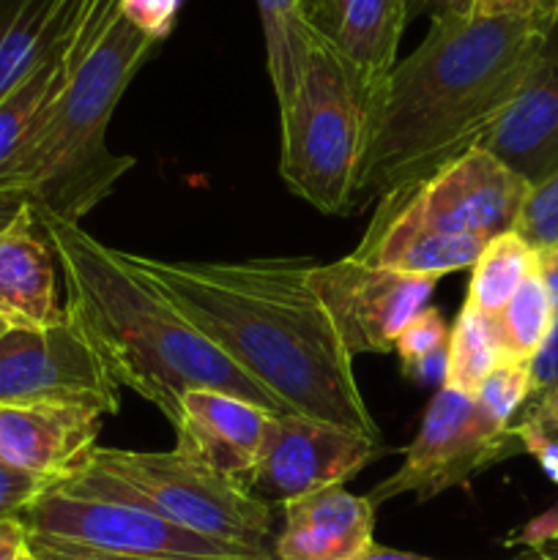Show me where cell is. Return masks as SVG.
<instances>
[{
	"instance_id": "21",
	"label": "cell",
	"mask_w": 558,
	"mask_h": 560,
	"mask_svg": "<svg viewBox=\"0 0 558 560\" xmlns=\"http://www.w3.org/2000/svg\"><path fill=\"white\" fill-rule=\"evenodd\" d=\"M69 38V36H66ZM66 38L42 66L31 71L27 80H22L9 96L0 102V170L22 151L27 140L33 137V131L38 129V124L44 120V115L49 113V107L55 104V98L60 96V91L66 88L69 77L74 74L77 66L82 60H77L74 55L66 47Z\"/></svg>"
},
{
	"instance_id": "27",
	"label": "cell",
	"mask_w": 558,
	"mask_h": 560,
	"mask_svg": "<svg viewBox=\"0 0 558 560\" xmlns=\"http://www.w3.org/2000/svg\"><path fill=\"white\" fill-rule=\"evenodd\" d=\"M474 399L487 419L496 421L498 427H512L514 416L528 405V399H534L528 364H518V361L501 364L487 377Z\"/></svg>"
},
{
	"instance_id": "5",
	"label": "cell",
	"mask_w": 558,
	"mask_h": 560,
	"mask_svg": "<svg viewBox=\"0 0 558 560\" xmlns=\"http://www.w3.org/2000/svg\"><path fill=\"white\" fill-rule=\"evenodd\" d=\"M58 487L126 498L197 536L274 556V509L181 446L173 452L96 446Z\"/></svg>"
},
{
	"instance_id": "9",
	"label": "cell",
	"mask_w": 558,
	"mask_h": 560,
	"mask_svg": "<svg viewBox=\"0 0 558 560\" xmlns=\"http://www.w3.org/2000/svg\"><path fill=\"white\" fill-rule=\"evenodd\" d=\"M69 402L118 413L120 386L66 315L53 328H9L0 337V405Z\"/></svg>"
},
{
	"instance_id": "45",
	"label": "cell",
	"mask_w": 558,
	"mask_h": 560,
	"mask_svg": "<svg viewBox=\"0 0 558 560\" xmlns=\"http://www.w3.org/2000/svg\"><path fill=\"white\" fill-rule=\"evenodd\" d=\"M312 0H299V11H304V5H310Z\"/></svg>"
},
{
	"instance_id": "33",
	"label": "cell",
	"mask_w": 558,
	"mask_h": 560,
	"mask_svg": "<svg viewBox=\"0 0 558 560\" xmlns=\"http://www.w3.org/2000/svg\"><path fill=\"white\" fill-rule=\"evenodd\" d=\"M528 372L531 386H534V399H539L542 394H547L558 383V320L553 331L547 334L545 345L528 361Z\"/></svg>"
},
{
	"instance_id": "23",
	"label": "cell",
	"mask_w": 558,
	"mask_h": 560,
	"mask_svg": "<svg viewBox=\"0 0 558 560\" xmlns=\"http://www.w3.org/2000/svg\"><path fill=\"white\" fill-rule=\"evenodd\" d=\"M531 273H536V249H531L514 230L498 235L470 268L465 304L485 315H498Z\"/></svg>"
},
{
	"instance_id": "20",
	"label": "cell",
	"mask_w": 558,
	"mask_h": 560,
	"mask_svg": "<svg viewBox=\"0 0 558 560\" xmlns=\"http://www.w3.org/2000/svg\"><path fill=\"white\" fill-rule=\"evenodd\" d=\"M80 0H0V102L74 27Z\"/></svg>"
},
{
	"instance_id": "38",
	"label": "cell",
	"mask_w": 558,
	"mask_h": 560,
	"mask_svg": "<svg viewBox=\"0 0 558 560\" xmlns=\"http://www.w3.org/2000/svg\"><path fill=\"white\" fill-rule=\"evenodd\" d=\"M528 416H534V419L545 427L547 435L558 441V383L550 392L542 394V397L536 399V405L528 410Z\"/></svg>"
},
{
	"instance_id": "18",
	"label": "cell",
	"mask_w": 558,
	"mask_h": 560,
	"mask_svg": "<svg viewBox=\"0 0 558 560\" xmlns=\"http://www.w3.org/2000/svg\"><path fill=\"white\" fill-rule=\"evenodd\" d=\"M0 317L9 328H53L66 320L58 301V260L27 202L0 230Z\"/></svg>"
},
{
	"instance_id": "28",
	"label": "cell",
	"mask_w": 558,
	"mask_h": 560,
	"mask_svg": "<svg viewBox=\"0 0 558 560\" xmlns=\"http://www.w3.org/2000/svg\"><path fill=\"white\" fill-rule=\"evenodd\" d=\"M514 233L536 252L558 246V173L531 186V195L525 200Z\"/></svg>"
},
{
	"instance_id": "3",
	"label": "cell",
	"mask_w": 558,
	"mask_h": 560,
	"mask_svg": "<svg viewBox=\"0 0 558 560\" xmlns=\"http://www.w3.org/2000/svg\"><path fill=\"white\" fill-rule=\"evenodd\" d=\"M33 213L58 260L69 320L91 342L113 381L151 402L173 430L186 392L195 388L233 394L271 416L288 413L146 277L126 266L120 249L104 246L69 219L38 208Z\"/></svg>"
},
{
	"instance_id": "29",
	"label": "cell",
	"mask_w": 558,
	"mask_h": 560,
	"mask_svg": "<svg viewBox=\"0 0 558 560\" xmlns=\"http://www.w3.org/2000/svg\"><path fill=\"white\" fill-rule=\"evenodd\" d=\"M184 0H118V14L129 25L162 44L175 31Z\"/></svg>"
},
{
	"instance_id": "8",
	"label": "cell",
	"mask_w": 558,
	"mask_h": 560,
	"mask_svg": "<svg viewBox=\"0 0 558 560\" xmlns=\"http://www.w3.org/2000/svg\"><path fill=\"white\" fill-rule=\"evenodd\" d=\"M520 446L514 427H498L487 419L474 397L441 386L430 399L419 432L405 448V459L386 481L367 492L372 506L399 495L432 501L441 492L468 487L476 474L501 463Z\"/></svg>"
},
{
	"instance_id": "16",
	"label": "cell",
	"mask_w": 558,
	"mask_h": 560,
	"mask_svg": "<svg viewBox=\"0 0 558 560\" xmlns=\"http://www.w3.org/2000/svg\"><path fill=\"white\" fill-rule=\"evenodd\" d=\"M310 31L334 49L372 96L397 66V49L408 25L405 0H312L301 11Z\"/></svg>"
},
{
	"instance_id": "1",
	"label": "cell",
	"mask_w": 558,
	"mask_h": 560,
	"mask_svg": "<svg viewBox=\"0 0 558 560\" xmlns=\"http://www.w3.org/2000/svg\"><path fill=\"white\" fill-rule=\"evenodd\" d=\"M120 255L288 413L381 441L356 383L353 359L310 288V260Z\"/></svg>"
},
{
	"instance_id": "34",
	"label": "cell",
	"mask_w": 558,
	"mask_h": 560,
	"mask_svg": "<svg viewBox=\"0 0 558 560\" xmlns=\"http://www.w3.org/2000/svg\"><path fill=\"white\" fill-rule=\"evenodd\" d=\"M27 547L33 556L42 560H159V558H129V556H104V552L82 550V547L60 545V541L38 539V536L27 534Z\"/></svg>"
},
{
	"instance_id": "7",
	"label": "cell",
	"mask_w": 558,
	"mask_h": 560,
	"mask_svg": "<svg viewBox=\"0 0 558 560\" xmlns=\"http://www.w3.org/2000/svg\"><path fill=\"white\" fill-rule=\"evenodd\" d=\"M27 534L104 556L159 560H260L263 552L206 539L118 495H82L53 485L22 514Z\"/></svg>"
},
{
	"instance_id": "30",
	"label": "cell",
	"mask_w": 558,
	"mask_h": 560,
	"mask_svg": "<svg viewBox=\"0 0 558 560\" xmlns=\"http://www.w3.org/2000/svg\"><path fill=\"white\" fill-rule=\"evenodd\" d=\"M49 487H53L49 481L0 463V520L22 517L25 509Z\"/></svg>"
},
{
	"instance_id": "15",
	"label": "cell",
	"mask_w": 558,
	"mask_h": 560,
	"mask_svg": "<svg viewBox=\"0 0 558 560\" xmlns=\"http://www.w3.org/2000/svg\"><path fill=\"white\" fill-rule=\"evenodd\" d=\"M271 419V413L233 394L195 388L181 402L175 446L246 490L266 448Z\"/></svg>"
},
{
	"instance_id": "43",
	"label": "cell",
	"mask_w": 558,
	"mask_h": 560,
	"mask_svg": "<svg viewBox=\"0 0 558 560\" xmlns=\"http://www.w3.org/2000/svg\"><path fill=\"white\" fill-rule=\"evenodd\" d=\"M20 560H42V558H38V556H33V552H31V547H27V550L22 552V556H20Z\"/></svg>"
},
{
	"instance_id": "24",
	"label": "cell",
	"mask_w": 558,
	"mask_h": 560,
	"mask_svg": "<svg viewBox=\"0 0 558 560\" xmlns=\"http://www.w3.org/2000/svg\"><path fill=\"white\" fill-rule=\"evenodd\" d=\"M266 38V66L277 104L290 102L304 69L312 31L299 11V0H257Z\"/></svg>"
},
{
	"instance_id": "42",
	"label": "cell",
	"mask_w": 558,
	"mask_h": 560,
	"mask_svg": "<svg viewBox=\"0 0 558 560\" xmlns=\"http://www.w3.org/2000/svg\"><path fill=\"white\" fill-rule=\"evenodd\" d=\"M27 197L20 195V191H0V230L27 206Z\"/></svg>"
},
{
	"instance_id": "40",
	"label": "cell",
	"mask_w": 558,
	"mask_h": 560,
	"mask_svg": "<svg viewBox=\"0 0 558 560\" xmlns=\"http://www.w3.org/2000/svg\"><path fill=\"white\" fill-rule=\"evenodd\" d=\"M528 20H534L542 31L558 27V0H528Z\"/></svg>"
},
{
	"instance_id": "32",
	"label": "cell",
	"mask_w": 558,
	"mask_h": 560,
	"mask_svg": "<svg viewBox=\"0 0 558 560\" xmlns=\"http://www.w3.org/2000/svg\"><path fill=\"white\" fill-rule=\"evenodd\" d=\"M115 16H118V0H80L71 36L98 42L107 33V27L113 25Z\"/></svg>"
},
{
	"instance_id": "12",
	"label": "cell",
	"mask_w": 558,
	"mask_h": 560,
	"mask_svg": "<svg viewBox=\"0 0 558 560\" xmlns=\"http://www.w3.org/2000/svg\"><path fill=\"white\" fill-rule=\"evenodd\" d=\"M386 452L381 441L326 421L299 413L274 416L246 490L266 506H284L328 487H345Z\"/></svg>"
},
{
	"instance_id": "46",
	"label": "cell",
	"mask_w": 558,
	"mask_h": 560,
	"mask_svg": "<svg viewBox=\"0 0 558 560\" xmlns=\"http://www.w3.org/2000/svg\"><path fill=\"white\" fill-rule=\"evenodd\" d=\"M260 560H279V558H274V556H268V558H260Z\"/></svg>"
},
{
	"instance_id": "35",
	"label": "cell",
	"mask_w": 558,
	"mask_h": 560,
	"mask_svg": "<svg viewBox=\"0 0 558 560\" xmlns=\"http://www.w3.org/2000/svg\"><path fill=\"white\" fill-rule=\"evenodd\" d=\"M408 14L419 16L427 14L430 20L438 16H470L474 14V0H405Z\"/></svg>"
},
{
	"instance_id": "14",
	"label": "cell",
	"mask_w": 558,
	"mask_h": 560,
	"mask_svg": "<svg viewBox=\"0 0 558 560\" xmlns=\"http://www.w3.org/2000/svg\"><path fill=\"white\" fill-rule=\"evenodd\" d=\"M476 145L501 159L528 186L558 173V27L550 31L512 102Z\"/></svg>"
},
{
	"instance_id": "6",
	"label": "cell",
	"mask_w": 558,
	"mask_h": 560,
	"mask_svg": "<svg viewBox=\"0 0 558 560\" xmlns=\"http://www.w3.org/2000/svg\"><path fill=\"white\" fill-rule=\"evenodd\" d=\"M372 98L361 77L312 33L299 85L279 107V175L293 195L328 217L353 213Z\"/></svg>"
},
{
	"instance_id": "10",
	"label": "cell",
	"mask_w": 558,
	"mask_h": 560,
	"mask_svg": "<svg viewBox=\"0 0 558 560\" xmlns=\"http://www.w3.org/2000/svg\"><path fill=\"white\" fill-rule=\"evenodd\" d=\"M438 279L377 268L356 255L312 262L310 288L332 317L350 359L392 353L403 328L430 306Z\"/></svg>"
},
{
	"instance_id": "37",
	"label": "cell",
	"mask_w": 558,
	"mask_h": 560,
	"mask_svg": "<svg viewBox=\"0 0 558 560\" xmlns=\"http://www.w3.org/2000/svg\"><path fill=\"white\" fill-rule=\"evenodd\" d=\"M536 273H539L558 317V246H547V249L536 252Z\"/></svg>"
},
{
	"instance_id": "22",
	"label": "cell",
	"mask_w": 558,
	"mask_h": 560,
	"mask_svg": "<svg viewBox=\"0 0 558 560\" xmlns=\"http://www.w3.org/2000/svg\"><path fill=\"white\" fill-rule=\"evenodd\" d=\"M501 364H507V353H503L496 315H485L470 304H463L449 331L443 386L463 397H476L487 377Z\"/></svg>"
},
{
	"instance_id": "11",
	"label": "cell",
	"mask_w": 558,
	"mask_h": 560,
	"mask_svg": "<svg viewBox=\"0 0 558 560\" xmlns=\"http://www.w3.org/2000/svg\"><path fill=\"white\" fill-rule=\"evenodd\" d=\"M531 186L485 148H470L421 184L394 191L397 202L425 228L490 244L518 228ZM381 202V200H377Z\"/></svg>"
},
{
	"instance_id": "41",
	"label": "cell",
	"mask_w": 558,
	"mask_h": 560,
	"mask_svg": "<svg viewBox=\"0 0 558 560\" xmlns=\"http://www.w3.org/2000/svg\"><path fill=\"white\" fill-rule=\"evenodd\" d=\"M356 560H435V558H425V556H416V552H403V550H392V547L372 545L364 556ZM539 560H558V556H542Z\"/></svg>"
},
{
	"instance_id": "26",
	"label": "cell",
	"mask_w": 558,
	"mask_h": 560,
	"mask_svg": "<svg viewBox=\"0 0 558 560\" xmlns=\"http://www.w3.org/2000/svg\"><path fill=\"white\" fill-rule=\"evenodd\" d=\"M449 331H452V326L432 306L421 310L403 328L394 350H397L399 361H403L405 377H414V381L427 383V386H432V383L443 386V377H446Z\"/></svg>"
},
{
	"instance_id": "4",
	"label": "cell",
	"mask_w": 558,
	"mask_h": 560,
	"mask_svg": "<svg viewBox=\"0 0 558 560\" xmlns=\"http://www.w3.org/2000/svg\"><path fill=\"white\" fill-rule=\"evenodd\" d=\"M156 49L159 42L115 16L31 140L0 170V191H20L38 211L80 224L135 167L131 156L109 151L107 129L120 96Z\"/></svg>"
},
{
	"instance_id": "13",
	"label": "cell",
	"mask_w": 558,
	"mask_h": 560,
	"mask_svg": "<svg viewBox=\"0 0 558 560\" xmlns=\"http://www.w3.org/2000/svg\"><path fill=\"white\" fill-rule=\"evenodd\" d=\"M104 413L88 405H0V463L58 485L96 448Z\"/></svg>"
},
{
	"instance_id": "2",
	"label": "cell",
	"mask_w": 558,
	"mask_h": 560,
	"mask_svg": "<svg viewBox=\"0 0 558 560\" xmlns=\"http://www.w3.org/2000/svg\"><path fill=\"white\" fill-rule=\"evenodd\" d=\"M528 16H438L372 98L353 213L421 184L476 148L539 60Z\"/></svg>"
},
{
	"instance_id": "31",
	"label": "cell",
	"mask_w": 558,
	"mask_h": 560,
	"mask_svg": "<svg viewBox=\"0 0 558 560\" xmlns=\"http://www.w3.org/2000/svg\"><path fill=\"white\" fill-rule=\"evenodd\" d=\"M514 427V435H518L520 448L531 454V457L539 463V468L545 470L547 479L556 481L558 485V441L556 438L547 435L545 427L534 419V416L525 413L523 419L518 421Z\"/></svg>"
},
{
	"instance_id": "17",
	"label": "cell",
	"mask_w": 558,
	"mask_h": 560,
	"mask_svg": "<svg viewBox=\"0 0 558 560\" xmlns=\"http://www.w3.org/2000/svg\"><path fill=\"white\" fill-rule=\"evenodd\" d=\"M282 517L274 539L279 560H356L375 545V506L345 487L288 501Z\"/></svg>"
},
{
	"instance_id": "39",
	"label": "cell",
	"mask_w": 558,
	"mask_h": 560,
	"mask_svg": "<svg viewBox=\"0 0 558 560\" xmlns=\"http://www.w3.org/2000/svg\"><path fill=\"white\" fill-rule=\"evenodd\" d=\"M476 16H528V0H474Z\"/></svg>"
},
{
	"instance_id": "44",
	"label": "cell",
	"mask_w": 558,
	"mask_h": 560,
	"mask_svg": "<svg viewBox=\"0 0 558 560\" xmlns=\"http://www.w3.org/2000/svg\"><path fill=\"white\" fill-rule=\"evenodd\" d=\"M5 331H9V323H5V320H3V317H0V337H3V334H5Z\"/></svg>"
},
{
	"instance_id": "25",
	"label": "cell",
	"mask_w": 558,
	"mask_h": 560,
	"mask_svg": "<svg viewBox=\"0 0 558 560\" xmlns=\"http://www.w3.org/2000/svg\"><path fill=\"white\" fill-rule=\"evenodd\" d=\"M556 320V306H553L539 273H531L520 284L518 293L509 299V304L496 315L507 361L528 364L536 350L545 345Z\"/></svg>"
},
{
	"instance_id": "19",
	"label": "cell",
	"mask_w": 558,
	"mask_h": 560,
	"mask_svg": "<svg viewBox=\"0 0 558 560\" xmlns=\"http://www.w3.org/2000/svg\"><path fill=\"white\" fill-rule=\"evenodd\" d=\"M485 246V241L479 238L446 235L425 228L397 202L381 200L364 241L356 246L353 255L372 266L408 277L441 279L452 271L474 268Z\"/></svg>"
},
{
	"instance_id": "36",
	"label": "cell",
	"mask_w": 558,
	"mask_h": 560,
	"mask_svg": "<svg viewBox=\"0 0 558 560\" xmlns=\"http://www.w3.org/2000/svg\"><path fill=\"white\" fill-rule=\"evenodd\" d=\"M27 550V528L22 517L0 520V560H20Z\"/></svg>"
}]
</instances>
